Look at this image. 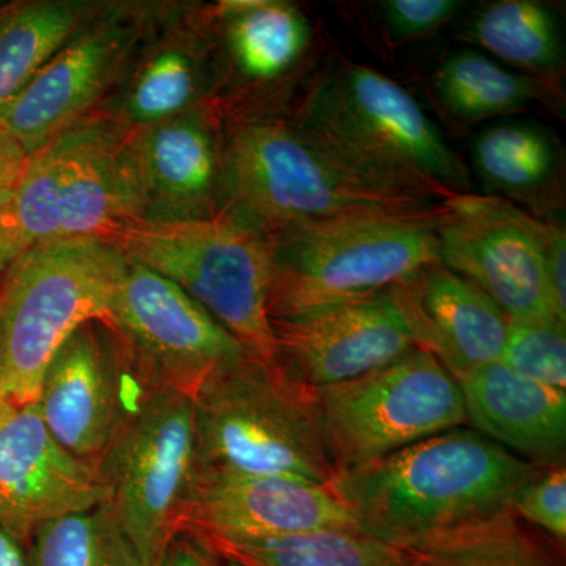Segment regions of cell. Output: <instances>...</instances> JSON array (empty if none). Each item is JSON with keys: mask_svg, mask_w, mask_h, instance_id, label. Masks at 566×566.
Segmentation results:
<instances>
[{"mask_svg": "<svg viewBox=\"0 0 566 566\" xmlns=\"http://www.w3.org/2000/svg\"><path fill=\"white\" fill-rule=\"evenodd\" d=\"M337 475L468 423L458 381L431 354L316 390Z\"/></svg>", "mask_w": 566, "mask_h": 566, "instance_id": "cell-10", "label": "cell"}, {"mask_svg": "<svg viewBox=\"0 0 566 566\" xmlns=\"http://www.w3.org/2000/svg\"><path fill=\"white\" fill-rule=\"evenodd\" d=\"M214 84L210 3L163 2L102 112L128 134L203 106Z\"/></svg>", "mask_w": 566, "mask_h": 566, "instance_id": "cell-16", "label": "cell"}, {"mask_svg": "<svg viewBox=\"0 0 566 566\" xmlns=\"http://www.w3.org/2000/svg\"><path fill=\"white\" fill-rule=\"evenodd\" d=\"M109 243L202 305L253 359L277 364L268 238L229 208L200 221L132 219Z\"/></svg>", "mask_w": 566, "mask_h": 566, "instance_id": "cell-5", "label": "cell"}, {"mask_svg": "<svg viewBox=\"0 0 566 566\" xmlns=\"http://www.w3.org/2000/svg\"><path fill=\"white\" fill-rule=\"evenodd\" d=\"M469 40L510 65L545 74L564 62V36L554 11L534 0H501L480 10Z\"/></svg>", "mask_w": 566, "mask_h": 566, "instance_id": "cell-27", "label": "cell"}, {"mask_svg": "<svg viewBox=\"0 0 566 566\" xmlns=\"http://www.w3.org/2000/svg\"><path fill=\"white\" fill-rule=\"evenodd\" d=\"M9 192L0 196V279L7 273L11 263L21 255L20 248L14 243L6 218V200Z\"/></svg>", "mask_w": 566, "mask_h": 566, "instance_id": "cell-35", "label": "cell"}, {"mask_svg": "<svg viewBox=\"0 0 566 566\" xmlns=\"http://www.w3.org/2000/svg\"><path fill=\"white\" fill-rule=\"evenodd\" d=\"M538 469L458 427L342 472L333 486L364 534L406 549L512 509Z\"/></svg>", "mask_w": 566, "mask_h": 566, "instance_id": "cell-1", "label": "cell"}, {"mask_svg": "<svg viewBox=\"0 0 566 566\" xmlns=\"http://www.w3.org/2000/svg\"><path fill=\"white\" fill-rule=\"evenodd\" d=\"M25 551L29 566H147L107 502L40 528Z\"/></svg>", "mask_w": 566, "mask_h": 566, "instance_id": "cell-28", "label": "cell"}, {"mask_svg": "<svg viewBox=\"0 0 566 566\" xmlns=\"http://www.w3.org/2000/svg\"><path fill=\"white\" fill-rule=\"evenodd\" d=\"M150 389L122 335L95 319L54 354L35 403L71 455L98 469L123 420Z\"/></svg>", "mask_w": 566, "mask_h": 566, "instance_id": "cell-14", "label": "cell"}, {"mask_svg": "<svg viewBox=\"0 0 566 566\" xmlns=\"http://www.w3.org/2000/svg\"><path fill=\"white\" fill-rule=\"evenodd\" d=\"M223 178L227 208L264 237L326 219L424 216L442 207L375 180L293 123L271 117L227 125Z\"/></svg>", "mask_w": 566, "mask_h": 566, "instance_id": "cell-2", "label": "cell"}, {"mask_svg": "<svg viewBox=\"0 0 566 566\" xmlns=\"http://www.w3.org/2000/svg\"><path fill=\"white\" fill-rule=\"evenodd\" d=\"M417 349L453 378L501 360L510 319L479 286L441 262L387 290Z\"/></svg>", "mask_w": 566, "mask_h": 566, "instance_id": "cell-21", "label": "cell"}, {"mask_svg": "<svg viewBox=\"0 0 566 566\" xmlns=\"http://www.w3.org/2000/svg\"><path fill=\"white\" fill-rule=\"evenodd\" d=\"M433 214L353 216L270 234L271 319L387 292L439 260Z\"/></svg>", "mask_w": 566, "mask_h": 566, "instance_id": "cell-6", "label": "cell"}, {"mask_svg": "<svg viewBox=\"0 0 566 566\" xmlns=\"http://www.w3.org/2000/svg\"><path fill=\"white\" fill-rule=\"evenodd\" d=\"M227 125L208 104L125 134L123 161L136 219L200 221L227 210Z\"/></svg>", "mask_w": 566, "mask_h": 566, "instance_id": "cell-15", "label": "cell"}, {"mask_svg": "<svg viewBox=\"0 0 566 566\" xmlns=\"http://www.w3.org/2000/svg\"><path fill=\"white\" fill-rule=\"evenodd\" d=\"M565 324L510 322L501 360L516 374L566 390Z\"/></svg>", "mask_w": 566, "mask_h": 566, "instance_id": "cell-30", "label": "cell"}, {"mask_svg": "<svg viewBox=\"0 0 566 566\" xmlns=\"http://www.w3.org/2000/svg\"><path fill=\"white\" fill-rule=\"evenodd\" d=\"M199 474L337 479L316 390L253 357L223 368L193 398Z\"/></svg>", "mask_w": 566, "mask_h": 566, "instance_id": "cell-3", "label": "cell"}, {"mask_svg": "<svg viewBox=\"0 0 566 566\" xmlns=\"http://www.w3.org/2000/svg\"><path fill=\"white\" fill-rule=\"evenodd\" d=\"M163 2L106 0L0 115V126L32 155L102 112Z\"/></svg>", "mask_w": 566, "mask_h": 566, "instance_id": "cell-11", "label": "cell"}, {"mask_svg": "<svg viewBox=\"0 0 566 566\" xmlns=\"http://www.w3.org/2000/svg\"><path fill=\"white\" fill-rule=\"evenodd\" d=\"M0 566H29L28 551L0 527Z\"/></svg>", "mask_w": 566, "mask_h": 566, "instance_id": "cell-36", "label": "cell"}, {"mask_svg": "<svg viewBox=\"0 0 566 566\" xmlns=\"http://www.w3.org/2000/svg\"><path fill=\"white\" fill-rule=\"evenodd\" d=\"M125 132L106 112L85 118L29 155L6 200L21 253L52 241H107L136 219L123 161Z\"/></svg>", "mask_w": 566, "mask_h": 566, "instance_id": "cell-8", "label": "cell"}, {"mask_svg": "<svg viewBox=\"0 0 566 566\" xmlns=\"http://www.w3.org/2000/svg\"><path fill=\"white\" fill-rule=\"evenodd\" d=\"M327 528L360 531L333 485L286 476L199 474L180 523L185 534L222 539L277 538Z\"/></svg>", "mask_w": 566, "mask_h": 566, "instance_id": "cell-19", "label": "cell"}, {"mask_svg": "<svg viewBox=\"0 0 566 566\" xmlns=\"http://www.w3.org/2000/svg\"><path fill=\"white\" fill-rule=\"evenodd\" d=\"M125 255L96 238L33 245L0 279V356L7 400L32 403L71 334L109 323Z\"/></svg>", "mask_w": 566, "mask_h": 566, "instance_id": "cell-7", "label": "cell"}, {"mask_svg": "<svg viewBox=\"0 0 566 566\" xmlns=\"http://www.w3.org/2000/svg\"><path fill=\"white\" fill-rule=\"evenodd\" d=\"M106 0L0 3V115Z\"/></svg>", "mask_w": 566, "mask_h": 566, "instance_id": "cell-23", "label": "cell"}, {"mask_svg": "<svg viewBox=\"0 0 566 566\" xmlns=\"http://www.w3.org/2000/svg\"><path fill=\"white\" fill-rule=\"evenodd\" d=\"M216 84L208 106L226 125L255 118L262 93L285 80L311 43L303 11L283 0L210 3Z\"/></svg>", "mask_w": 566, "mask_h": 566, "instance_id": "cell-20", "label": "cell"}, {"mask_svg": "<svg viewBox=\"0 0 566 566\" xmlns=\"http://www.w3.org/2000/svg\"><path fill=\"white\" fill-rule=\"evenodd\" d=\"M293 125L401 191L447 200L469 188L464 164L420 104L367 66L346 63L335 70Z\"/></svg>", "mask_w": 566, "mask_h": 566, "instance_id": "cell-4", "label": "cell"}, {"mask_svg": "<svg viewBox=\"0 0 566 566\" xmlns=\"http://www.w3.org/2000/svg\"><path fill=\"white\" fill-rule=\"evenodd\" d=\"M28 159V151L0 126V196L14 188Z\"/></svg>", "mask_w": 566, "mask_h": 566, "instance_id": "cell-34", "label": "cell"}, {"mask_svg": "<svg viewBox=\"0 0 566 566\" xmlns=\"http://www.w3.org/2000/svg\"><path fill=\"white\" fill-rule=\"evenodd\" d=\"M400 551L405 566H564L512 509Z\"/></svg>", "mask_w": 566, "mask_h": 566, "instance_id": "cell-25", "label": "cell"}, {"mask_svg": "<svg viewBox=\"0 0 566 566\" xmlns=\"http://www.w3.org/2000/svg\"><path fill=\"white\" fill-rule=\"evenodd\" d=\"M197 539L230 566H405L397 547L345 528L264 539Z\"/></svg>", "mask_w": 566, "mask_h": 566, "instance_id": "cell-24", "label": "cell"}, {"mask_svg": "<svg viewBox=\"0 0 566 566\" xmlns=\"http://www.w3.org/2000/svg\"><path fill=\"white\" fill-rule=\"evenodd\" d=\"M434 88L446 109L465 122L516 114L546 95L536 77L476 51L450 55L436 73Z\"/></svg>", "mask_w": 566, "mask_h": 566, "instance_id": "cell-26", "label": "cell"}, {"mask_svg": "<svg viewBox=\"0 0 566 566\" xmlns=\"http://www.w3.org/2000/svg\"><path fill=\"white\" fill-rule=\"evenodd\" d=\"M109 501L98 469L71 455L39 406L0 408V527L28 547L36 532Z\"/></svg>", "mask_w": 566, "mask_h": 566, "instance_id": "cell-17", "label": "cell"}, {"mask_svg": "<svg viewBox=\"0 0 566 566\" xmlns=\"http://www.w3.org/2000/svg\"><path fill=\"white\" fill-rule=\"evenodd\" d=\"M109 324L128 345L148 385L191 400L212 376L249 356L202 305L129 256Z\"/></svg>", "mask_w": 566, "mask_h": 566, "instance_id": "cell-13", "label": "cell"}, {"mask_svg": "<svg viewBox=\"0 0 566 566\" xmlns=\"http://www.w3.org/2000/svg\"><path fill=\"white\" fill-rule=\"evenodd\" d=\"M156 566H230L216 556L214 553L203 545L196 536L185 534L175 535L163 557Z\"/></svg>", "mask_w": 566, "mask_h": 566, "instance_id": "cell-33", "label": "cell"}, {"mask_svg": "<svg viewBox=\"0 0 566 566\" xmlns=\"http://www.w3.org/2000/svg\"><path fill=\"white\" fill-rule=\"evenodd\" d=\"M271 324L277 363L315 390L371 374L416 349L389 292Z\"/></svg>", "mask_w": 566, "mask_h": 566, "instance_id": "cell-18", "label": "cell"}, {"mask_svg": "<svg viewBox=\"0 0 566 566\" xmlns=\"http://www.w3.org/2000/svg\"><path fill=\"white\" fill-rule=\"evenodd\" d=\"M457 0H386L379 3L387 29L398 40L438 31L460 10Z\"/></svg>", "mask_w": 566, "mask_h": 566, "instance_id": "cell-32", "label": "cell"}, {"mask_svg": "<svg viewBox=\"0 0 566 566\" xmlns=\"http://www.w3.org/2000/svg\"><path fill=\"white\" fill-rule=\"evenodd\" d=\"M512 510L520 520L542 528L557 543L566 542L565 464L539 468L523 483L512 499Z\"/></svg>", "mask_w": 566, "mask_h": 566, "instance_id": "cell-31", "label": "cell"}, {"mask_svg": "<svg viewBox=\"0 0 566 566\" xmlns=\"http://www.w3.org/2000/svg\"><path fill=\"white\" fill-rule=\"evenodd\" d=\"M118 526L147 566L180 534L182 510L199 475L193 400L150 389L123 420L102 463Z\"/></svg>", "mask_w": 566, "mask_h": 566, "instance_id": "cell-9", "label": "cell"}, {"mask_svg": "<svg viewBox=\"0 0 566 566\" xmlns=\"http://www.w3.org/2000/svg\"><path fill=\"white\" fill-rule=\"evenodd\" d=\"M444 208L436 234L446 268L479 286L510 322L565 324L547 281V244L557 226L491 197L455 193Z\"/></svg>", "mask_w": 566, "mask_h": 566, "instance_id": "cell-12", "label": "cell"}, {"mask_svg": "<svg viewBox=\"0 0 566 566\" xmlns=\"http://www.w3.org/2000/svg\"><path fill=\"white\" fill-rule=\"evenodd\" d=\"M7 401L6 376H3L2 356H0V408Z\"/></svg>", "mask_w": 566, "mask_h": 566, "instance_id": "cell-37", "label": "cell"}, {"mask_svg": "<svg viewBox=\"0 0 566 566\" xmlns=\"http://www.w3.org/2000/svg\"><path fill=\"white\" fill-rule=\"evenodd\" d=\"M557 148L549 134L524 122L491 126L474 142L476 172L510 193L538 191L557 170Z\"/></svg>", "mask_w": 566, "mask_h": 566, "instance_id": "cell-29", "label": "cell"}, {"mask_svg": "<svg viewBox=\"0 0 566 566\" xmlns=\"http://www.w3.org/2000/svg\"><path fill=\"white\" fill-rule=\"evenodd\" d=\"M457 381L475 431L538 468L565 464L566 390L532 381L502 360Z\"/></svg>", "mask_w": 566, "mask_h": 566, "instance_id": "cell-22", "label": "cell"}]
</instances>
